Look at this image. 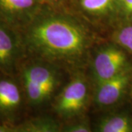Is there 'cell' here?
I'll use <instances>...</instances> for the list:
<instances>
[{"mask_svg": "<svg viewBox=\"0 0 132 132\" xmlns=\"http://www.w3.org/2000/svg\"><path fill=\"white\" fill-rule=\"evenodd\" d=\"M21 93L18 85L10 79H0V117L9 118L19 109Z\"/></svg>", "mask_w": 132, "mask_h": 132, "instance_id": "8", "label": "cell"}, {"mask_svg": "<svg viewBox=\"0 0 132 132\" xmlns=\"http://www.w3.org/2000/svg\"><path fill=\"white\" fill-rule=\"evenodd\" d=\"M97 131L101 132H132V118L126 114H111L100 120Z\"/></svg>", "mask_w": 132, "mask_h": 132, "instance_id": "9", "label": "cell"}, {"mask_svg": "<svg viewBox=\"0 0 132 132\" xmlns=\"http://www.w3.org/2000/svg\"><path fill=\"white\" fill-rule=\"evenodd\" d=\"M127 68V57L120 48L107 46L99 51L94 58L93 71L98 85L118 74Z\"/></svg>", "mask_w": 132, "mask_h": 132, "instance_id": "3", "label": "cell"}, {"mask_svg": "<svg viewBox=\"0 0 132 132\" xmlns=\"http://www.w3.org/2000/svg\"><path fill=\"white\" fill-rule=\"evenodd\" d=\"M24 29L21 37L24 46L46 59H75L89 46L87 31L68 16L38 14Z\"/></svg>", "mask_w": 132, "mask_h": 132, "instance_id": "1", "label": "cell"}, {"mask_svg": "<svg viewBox=\"0 0 132 132\" xmlns=\"http://www.w3.org/2000/svg\"><path fill=\"white\" fill-rule=\"evenodd\" d=\"M60 131L59 124L48 117L35 118L14 127L18 132H56Z\"/></svg>", "mask_w": 132, "mask_h": 132, "instance_id": "10", "label": "cell"}, {"mask_svg": "<svg viewBox=\"0 0 132 132\" xmlns=\"http://www.w3.org/2000/svg\"><path fill=\"white\" fill-rule=\"evenodd\" d=\"M26 96L30 104L38 105L46 101L57 87V73L42 63H31L21 71Z\"/></svg>", "mask_w": 132, "mask_h": 132, "instance_id": "2", "label": "cell"}, {"mask_svg": "<svg viewBox=\"0 0 132 132\" xmlns=\"http://www.w3.org/2000/svg\"><path fill=\"white\" fill-rule=\"evenodd\" d=\"M81 7L93 15H104L117 11L118 0H79Z\"/></svg>", "mask_w": 132, "mask_h": 132, "instance_id": "11", "label": "cell"}, {"mask_svg": "<svg viewBox=\"0 0 132 132\" xmlns=\"http://www.w3.org/2000/svg\"><path fill=\"white\" fill-rule=\"evenodd\" d=\"M24 46L17 29L0 19V71L8 73L13 68Z\"/></svg>", "mask_w": 132, "mask_h": 132, "instance_id": "6", "label": "cell"}, {"mask_svg": "<svg viewBox=\"0 0 132 132\" xmlns=\"http://www.w3.org/2000/svg\"><path fill=\"white\" fill-rule=\"evenodd\" d=\"M14 131V127H10L7 126H5L0 124V132H11Z\"/></svg>", "mask_w": 132, "mask_h": 132, "instance_id": "15", "label": "cell"}, {"mask_svg": "<svg viewBox=\"0 0 132 132\" xmlns=\"http://www.w3.org/2000/svg\"><path fill=\"white\" fill-rule=\"evenodd\" d=\"M65 132H89L91 131L89 124L87 122H78L64 127L62 130Z\"/></svg>", "mask_w": 132, "mask_h": 132, "instance_id": "14", "label": "cell"}, {"mask_svg": "<svg viewBox=\"0 0 132 132\" xmlns=\"http://www.w3.org/2000/svg\"><path fill=\"white\" fill-rule=\"evenodd\" d=\"M114 40L120 46L132 53V24L118 30L114 35Z\"/></svg>", "mask_w": 132, "mask_h": 132, "instance_id": "12", "label": "cell"}, {"mask_svg": "<svg viewBox=\"0 0 132 132\" xmlns=\"http://www.w3.org/2000/svg\"><path fill=\"white\" fill-rule=\"evenodd\" d=\"M130 79V70L126 68L112 78L97 85L94 99L96 104L106 108L116 104L124 94Z\"/></svg>", "mask_w": 132, "mask_h": 132, "instance_id": "7", "label": "cell"}, {"mask_svg": "<svg viewBox=\"0 0 132 132\" xmlns=\"http://www.w3.org/2000/svg\"><path fill=\"white\" fill-rule=\"evenodd\" d=\"M88 95L87 82L82 77H76L67 85L57 98L55 109L61 116L69 118L82 111Z\"/></svg>", "mask_w": 132, "mask_h": 132, "instance_id": "4", "label": "cell"}, {"mask_svg": "<svg viewBox=\"0 0 132 132\" xmlns=\"http://www.w3.org/2000/svg\"><path fill=\"white\" fill-rule=\"evenodd\" d=\"M117 11L124 20H132V0H118Z\"/></svg>", "mask_w": 132, "mask_h": 132, "instance_id": "13", "label": "cell"}, {"mask_svg": "<svg viewBox=\"0 0 132 132\" xmlns=\"http://www.w3.org/2000/svg\"><path fill=\"white\" fill-rule=\"evenodd\" d=\"M57 0H41V2H42L43 3V2H46V3H49V2H56Z\"/></svg>", "mask_w": 132, "mask_h": 132, "instance_id": "16", "label": "cell"}, {"mask_svg": "<svg viewBox=\"0 0 132 132\" xmlns=\"http://www.w3.org/2000/svg\"><path fill=\"white\" fill-rule=\"evenodd\" d=\"M41 0H0V19L15 28H24L38 14Z\"/></svg>", "mask_w": 132, "mask_h": 132, "instance_id": "5", "label": "cell"}]
</instances>
